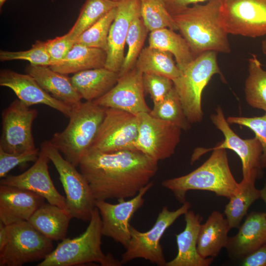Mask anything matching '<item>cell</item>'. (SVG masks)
Instances as JSON below:
<instances>
[{
    "mask_svg": "<svg viewBox=\"0 0 266 266\" xmlns=\"http://www.w3.org/2000/svg\"><path fill=\"white\" fill-rule=\"evenodd\" d=\"M158 161L137 150L105 153L90 149L79 166L96 200L133 198L151 182Z\"/></svg>",
    "mask_w": 266,
    "mask_h": 266,
    "instance_id": "cell-1",
    "label": "cell"
},
{
    "mask_svg": "<svg viewBox=\"0 0 266 266\" xmlns=\"http://www.w3.org/2000/svg\"><path fill=\"white\" fill-rule=\"evenodd\" d=\"M222 1L209 0L172 15L196 57L206 51L229 53L231 51L229 34L221 22Z\"/></svg>",
    "mask_w": 266,
    "mask_h": 266,
    "instance_id": "cell-2",
    "label": "cell"
},
{
    "mask_svg": "<svg viewBox=\"0 0 266 266\" xmlns=\"http://www.w3.org/2000/svg\"><path fill=\"white\" fill-rule=\"evenodd\" d=\"M212 151L207 160L194 170L162 182L180 203L186 201V193L190 190L210 191L218 197L229 199L237 190L239 183L231 171L226 149Z\"/></svg>",
    "mask_w": 266,
    "mask_h": 266,
    "instance_id": "cell-3",
    "label": "cell"
},
{
    "mask_svg": "<svg viewBox=\"0 0 266 266\" xmlns=\"http://www.w3.org/2000/svg\"><path fill=\"white\" fill-rule=\"evenodd\" d=\"M106 108L93 101L73 107L66 128L49 140L64 158L75 166L91 148L104 118Z\"/></svg>",
    "mask_w": 266,
    "mask_h": 266,
    "instance_id": "cell-4",
    "label": "cell"
},
{
    "mask_svg": "<svg viewBox=\"0 0 266 266\" xmlns=\"http://www.w3.org/2000/svg\"><path fill=\"white\" fill-rule=\"evenodd\" d=\"M102 220L95 207L89 224L80 235L65 238L37 266H74L93 262L102 266H120V261L101 249Z\"/></svg>",
    "mask_w": 266,
    "mask_h": 266,
    "instance_id": "cell-5",
    "label": "cell"
},
{
    "mask_svg": "<svg viewBox=\"0 0 266 266\" xmlns=\"http://www.w3.org/2000/svg\"><path fill=\"white\" fill-rule=\"evenodd\" d=\"M217 54L214 51H206L199 55L181 70L179 77L172 81L185 114L191 123L202 120V91L214 75L222 74Z\"/></svg>",
    "mask_w": 266,
    "mask_h": 266,
    "instance_id": "cell-6",
    "label": "cell"
},
{
    "mask_svg": "<svg viewBox=\"0 0 266 266\" xmlns=\"http://www.w3.org/2000/svg\"><path fill=\"white\" fill-rule=\"evenodd\" d=\"M40 149L52 162L59 174L66 194L67 207L72 217L90 221L96 207V200L86 178L61 155L49 140L43 141Z\"/></svg>",
    "mask_w": 266,
    "mask_h": 266,
    "instance_id": "cell-7",
    "label": "cell"
},
{
    "mask_svg": "<svg viewBox=\"0 0 266 266\" xmlns=\"http://www.w3.org/2000/svg\"><path fill=\"white\" fill-rule=\"evenodd\" d=\"M6 241L0 249V266H21L44 259L52 251V241L28 221L6 225Z\"/></svg>",
    "mask_w": 266,
    "mask_h": 266,
    "instance_id": "cell-8",
    "label": "cell"
},
{
    "mask_svg": "<svg viewBox=\"0 0 266 266\" xmlns=\"http://www.w3.org/2000/svg\"><path fill=\"white\" fill-rule=\"evenodd\" d=\"M189 202L186 201L174 211L164 206L159 213L153 226L148 231L140 232L131 226V238L125 251L122 254V265L136 258H142L159 266H166L161 239L165 232L180 216L190 208Z\"/></svg>",
    "mask_w": 266,
    "mask_h": 266,
    "instance_id": "cell-9",
    "label": "cell"
},
{
    "mask_svg": "<svg viewBox=\"0 0 266 266\" xmlns=\"http://www.w3.org/2000/svg\"><path fill=\"white\" fill-rule=\"evenodd\" d=\"M210 119L216 128L222 132L224 139L212 148L195 150L191 162H194L202 155L214 149H228L234 152L241 160L242 179L256 181L261 178L263 175L261 166L263 150L258 138L255 137L242 139L236 134L230 127L220 106L215 109V113L210 116Z\"/></svg>",
    "mask_w": 266,
    "mask_h": 266,
    "instance_id": "cell-10",
    "label": "cell"
},
{
    "mask_svg": "<svg viewBox=\"0 0 266 266\" xmlns=\"http://www.w3.org/2000/svg\"><path fill=\"white\" fill-rule=\"evenodd\" d=\"M139 120L135 149L157 161L169 158L180 141L182 129L148 112L137 115Z\"/></svg>",
    "mask_w": 266,
    "mask_h": 266,
    "instance_id": "cell-11",
    "label": "cell"
},
{
    "mask_svg": "<svg viewBox=\"0 0 266 266\" xmlns=\"http://www.w3.org/2000/svg\"><path fill=\"white\" fill-rule=\"evenodd\" d=\"M30 107L18 99L3 109L0 149L8 153H22L36 148L32 126L38 111Z\"/></svg>",
    "mask_w": 266,
    "mask_h": 266,
    "instance_id": "cell-12",
    "label": "cell"
},
{
    "mask_svg": "<svg viewBox=\"0 0 266 266\" xmlns=\"http://www.w3.org/2000/svg\"><path fill=\"white\" fill-rule=\"evenodd\" d=\"M138 125L137 115L118 109L106 108L104 118L90 149L105 153L136 150L134 144Z\"/></svg>",
    "mask_w": 266,
    "mask_h": 266,
    "instance_id": "cell-13",
    "label": "cell"
},
{
    "mask_svg": "<svg viewBox=\"0 0 266 266\" xmlns=\"http://www.w3.org/2000/svg\"><path fill=\"white\" fill-rule=\"evenodd\" d=\"M221 22L228 34L266 35V0H223Z\"/></svg>",
    "mask_w": 266,
    "mask_h": 266,
    "instance_id": "cell-14",
    "label": "cell"
},
{
    "mask_svg": "<svg viewBox=\"0 0 266 266\" xmlns=\"http://www.w3.org/2000/svg\"><path fill=\"white\" fill-rule=\"evenodd\" d=\"M153 186V182L151 181L134 197L128 200H118L116 204L96 200V207L99 210L102 220L103 235L112 238L126 249L131 238L130 220L143 205L144 197Z\"/></svg>",
    "mask_w": 266,
    "mask_h": 266,
    "instance_id": "cell-15",
    "label": "cell"
},
{
    "mask_svg": "<svg viewBox=\"0 0 266 266\" xmlns=\"http://www.w3.org/2000/svg\"><path fill=\"white\" fill-rule=\"evenodd\" d=\"M144 92L143 73L134 66L119 76L109 92L93 101L105 108L118 109L137 115L151 110L146 102Z\"/></svg>",
    "mask_w": 266,
    "mask_h": 266,
    "instance_id": "cell-16",
    "label": "cell"
},
{
    "mask_svg": "<svg viewBox=\"0 0 266 266\" xmlns=\"http://www.w3.org/2000/svg\"><path fill=\"white\" fill-rule=\"evenodd\" d=\"M49 159L40 150L34 164L24 172L17 175H8L0 180V185L11 186L34 192L46 199L48 203L68 211L65 197L55 188L48 171Z\"/></svg>",
    "mask_w": 266,
    "mask_h": 266,
    "instance_id": "cell-17",
    "label": "cell"
},
{
    "mask_svg": "<svg viewBox=\"0 0 266 266\" xmlns=\"http://www.w3.org/2000/svg\"><path fill=\"white\" fill-rule=\"evenodd\" d=\"M138 16H140V0L118 2L108 36L105 68L119 72L125 58L124 47L130 25Z\"/></svg>",
    "mask_w": 266,
    "mask_h": 266,
    "instance_id": "cell-18",
    "label": "cell"
},
{
    "mask_svg": "<svg viewBox=\"0 0 266 266\" xmlns=\"http://www.w3.org/2000/svg\"><path fill=\"white\" fill-rule=\"evenodd\" d=\"M0 85L11 89L18 99L29 106L41 104L59 111L69 118L72 107L58 100L44 90L30 74L8 69L0 71Z\"/></svg>",
    "mask_w": 266,
    "mask_h": 266,
    "instance_id": "cell-19",
    "label": "cell"
},
{
    "mask_svg": "<svg viewBox=\"0 0 266 266\" xmlns=\"http://www.w3.org/2000/svg\"><path fill=\"white\" fill-rule=\"evenodd\" d=\"M44 199L31 191L0 185V221L5 225L28 221Z\"/></svg>",
    "mask_w": 266,
    "mask_h": 266,
    "instance_id": "cell-20",
    "label": "cell"
},
{
    "mask_svg": "<svg viewBox=\"0 0 266 266\" xmlns=\"http://www.w3.org/2000/svg\"><path fill=\"white\" fill-rule=\"evenodd\" d=\"M266 243V214L253 211L247 215L237 233L229 236L226 248L231 258L240 261Z\"/></svg>",
    "mask_w": 266,
    "mask_h": 266,
    "instance_id": "cell-21",
    "label": "cell"
},
{
    "mask_svg": "<svg viewBox=\"0 0 266 266\" xmlns=\"http://www.w3.org/2000/svg\"><path fill=\"white\" fill-rule=\"evenodd\" d=\"M185 227L176 234L178 252L176 257L166 263V266H208L213 258H204L199 253L197 241L202 220L199 214L188 210L184 214Z\"/></svg>",
    "mask_w": 266,
    "mask_h": 266,
    "instance_id": "cell-22",
    "label": "cell"
},
{
    "mask_svg": "<svg viewBox=\"0 0 266 266\" xmlns=\"http://www.w3.org/2000/svg\"><path fill=\"white\" fill-rule=\"evenodd\" d=\"M47 93L56 99L74 107L81 101V96L73 86L71 78L48 66L30 64L25 69Z\"/></svg>",
    "mask_w": 266,
    "mask_h": 266,
    "instance_id": "cell-23",
    "label": "cell"
},
{
    "mask_svg": "<svg viewBox=\"0 0 266 266\" xmlns=\"http://www.w3.org/2000/svg\"><path fill=\"white\" fill-rule=\"evenodd\" d=\"M230 230L223 214L213 211L206 222L200 226L197 241L199 254L204 258L217 257L222 249L227 246Z\"/></svg>",
    "mask_w": 266,
    "mask_h": 266,
    "instance_id": "cell-24",
    "label": "cell"
},
{
    "mask_svg": "<svg viewBox=\"0 0 266 266\" xmlns=\"http://www.w3.org/2000/svg\"><path fill=\"white\" fill-rule=\"evenodd\" d=\"M119 77V72L103 67L75 73L71 80L82 99L93 101L109 92Z\"/></svg>",
    "mask_w": 266,
    "mask_h": 266,
    "instance_id": "cell-25",
    "label": "cell"
},
{
    "mask_svg": "<svg viewBox=\"0 0 266 266\" xmlns=\"http://www.w3.org/2000/svg\"><path fill=\"white\" fill-rule=\"evenodd\" d=\"M70 214L56 205L43 203L28 220L36 230L52 241L66 238Z\"/></svg>",
    "mask_w": 266,
    "mask_h": 266,
    "instance_id": "cell-26",
    "label": "cell"
},
{
    "mask_svg": "<svg viewBox=\"0 0 266 266\" xmlns=\"http://www.w3.org/2000/svg\"><path fill=\"white\" fill-rule=\"evenodd\" d=\"M106 56V52L102 49L75 43L64 59L49 67L62 74H74L104 67Z\"/></svg>",
    "mask_w": 266,
    "mask_h": 266,
    "instance_id": "cell-27",
    "label": "cell"
},
{
    "mask_svg": "<svg viewBox=\"0 0 266 266\" xmlns=\"http://www.w3.org/2000/svg\"><path fill=\"white\" fill-rule=\"evenodd\" d=\"M148 46L171 53L180 70L196 58L185 39L168 28L150 32Z\"/></svg>",
    "mask_w": 266,
    "mask_h": 266,
    "instance_id": "cell-28",
    "label": "cell"
},
{
    "mask_svg": "<svg viewBox=\"0 0 266 266\" xmlns=\"http://www.w3.org/2000/svg\"><path fill=\"white\" fill-rule=\"evenodd\" d=\"M256 180L242 179L237 190L229 199L224 213L229 228L238 229L250 206L261 197L260 190L255 187Z\"/></svg>",
    "mask_w": 266,
    "mask_h": 266,
    "instance_id": "cell-29",
    "label": "cell"
},
{
    "mask_svg": "<svg viewBox=\"0 0 266 266\" xmlns=\"http://www.w3.org/2000/svg\"><path fill=\"white\" fill-rule=\"evenodd\" d=\"M170 53L149 46L143 48L135 67L144 73L167 77L172 81L181 75V70Z\"/></svg>",
    "mask_w": 266,
    "mask_h": 266,
    "instance_id": "cell-30",
    "label": "cell"
},
{
    "mask_svg": "<svg viewBox=\"0 0 266 266\" xmlns=\"http://www.w3.org/2000/svg\"><path fill=\"white\" fill-rule=\"evenodd\" d=\"M248 72L244 87L246 100L251 107L266 112V70L254 55L249 59Z\"/></svg>",
    "mask_w": 266,
    "mask_h": 266,
    "instance_id": "cell-31",
    "label": "cell"
},
{
    "mask_svg": "<svg viewBox=\"0 0 266 266\" xmlns=\"http://www.w3.org/2000/svg\"><path fill=\"white\" fill-rule=\"evenodd\" d=\"M118 2L111 0H86L75 24L68 32L74 41L86 30L116 7Z\"/></svg>",
    "mask_w": 266,
    "mask_h": 266,
    "instance_id": "cell-32",
    "label": "cell"
},
{
    "mask_svg": "<svg viewBox=\"0 0 266 266\" xmlns=\"http://www.w3.org/2000/svg\"><path fill=\"white\" fill-rule=\"evenodd\" d=\"M149 114L153 117L172 123L187 131L191 128V123L184 111L180 98L174 87L161 101L154 103Z\"/></svg>",
    "mask_w": 266,
    "mask_h": 266,
    "instance_id": "cell-33",
    "label": "cell"
},
{
    "mask_svg": "<svg viewBox=\"0 0 266 266\" xmlns=\"http://www.w3.org/2000/svg\"><path fill=\"white\" fill-rule=\"evenodd\" d=\"M140 16L150 32L163 28L178 31L165 0H140Z\"/></svg>",
    "mask_w": 266,
    "mask_h": 266,
    "instance_id": "cell-34",
    "label": "cell"
},
{
    "mask_svg": "<svg viewBox=\"0 0 266 266\" xmlns=\"http://www.w3.org/2000/svg\"><path fill=\"white\" fill-rule=\"evenodd\" d=\"M148 30L141 16L135 18L132 22L126 38L128 49L121 68L119 72L121 76L132 69L143 49Z\"/></svg>",
    "mask_w": 266,
    "mask_h": 266,
    "instance_id": "cell-35",
    "label": "cell"
},
{
    "mask_svg": "<svg viewBox=\"0 0 266 266\" xmlns=\"http://www.w3.org/2000/svg\"><path fill=\"white\" fill-rule=\"evenodd\" d=\"M116 7L84 31L76 39L75 43L101 49L106 52L108 36L116 16Z\"/></svg>",
    "mask_w": 266,
    "mask_h": 266,
    "instance_id": "cell-36",
    "label": "cell"
},
{
    "mask_svg": "<svg viewBox=\"0 0 266 266\" xmlns=\"http://www.w3.org/2000/svg\"><path fill=\"white\" fill-rule=\"evenodd\" d=\"M16 60L28 61L31 65L35 66H48L52 65L44 41H36L32 47L27 50L9 51L0 50V60L1 62Z\"/></svg>",
    "mask_w": 266,
    "mask_h": 266,
    "instance_id": "cell-37",
    "label": "cell"
},
{
    "mask_svg": "<svg viewBox=\"0 0 266 266\" xmlns=\"http://www.w3.org/2000/svg\"><path fill=\"white\" fill-rule=\"evenodd\" d=\"M229 124H236L246 127L252 131L262 147L261 166L266 167V112L261 116L238 117L229 116L226 118Z\"/></svg>",
    "mask_w": 266,
    "mask_h": 266,
    "instance_id": "cell-38",
    "label": "cell"
},
{
    "mask_svg": "<svg viewBox=\"0 0 266 266\" xmlns=\"http://www.w3.org/2000/svg\"><path fill=\"white\" fill-rule=\"evenodd\" d=\"M143 84L144 91L150 95L153 103L163 100L174 87L171 79L151 73L143 74Z\"/></svg>",
    "mask_w": 266,
    "mask_h": 266,
    "instance_id": "cell-39",
    "label": "cell"
},
{
    "mask_svg": "<svg viewBox=\"0 0 266 266\" xmlns=\"http://www.w3.org/2000/svg\"><path fill=\"white\" fill-rule=\"evenodd\" d=\"M39 153L38 148L22 153H8L0 149V177L6 176L9 171L18 165L35 162Z\"/></svg>",
    "mask_w": 266,
    "mask_h": 266,
    "instance_id": "cell-40",
    "label": "cell"
},
{
    "mask_svg": "<svg viewBox=\"0 0 266 266\" xmlns=\"http://www.w3.org/2000/svg\"><path fill=\"white\" fill-rule=\"evenodd\" d=\"M74 44L75 41L70 38L68 33L44 41L45 49L50 58L51 66L64 59Z\"/></svg>",
    "mask_w": 266,
    "mask_h": 266,
    "instance_id": "cell-41",
    "label": "cell"
},
{
    "mask_svg": "<svg viewBox=\"0 0 266 266\" xmlns=\"http://www.w3.org/2000/svg\"><path fill=\"white\" fill-rule=\"evenodd\" d=\"M240 261L243 266H266V243Z\"/></svg>",
    "mask_w": 266,
    "mask_h": 266,
    "instance_id": "cell-42",
    "label": "cell"
},
{
    "mask_svg": "<svg viewBox=\"0 0 266 266\" xmlns=\"http://www.w3.org/2000/svg\"><path fill=\"white\" fill-rule=\"evenodd\" d=\"M209 0H165L166 8L171 15L190 6L191 4H199Z\"/></svg>",
    "mask_w": 266,
    "mask_h": 266,
    "instance_id": "cell-43",
    "label": "cell"
},
{
    "mask_svg": "<svg viewBox=\"0 0 266 266\" xmlns=\"http://www.w3.org/2000/svg\"><path fill=\"white\" fill-rule=\"evenodd\" d=\"M7 235V227L0 221V249L3 246Z\"/></svg>",
    "mask_w": 266,
    "mask_h": 266,
    "instance_id": "cell-44",
    "label": "cell"
},
{
    "mask_svg": "<svg viewBox=\"0 0 266 266\" xmlns=\"http://www.w3.org/2000/svg\"><path fill=\"white\" fill-rule=\"evenodd\" d=\"M260 198H261L264 200L266 205V180L263 188L260 190ZM265 214L266 216V211L265 212Z\"/></svg>",
    "mask_w": 266,
    "mask_h": 266,
    "instance_id": "cell-45",
    "label": "cell"
},
{
    "mask_svg": "<svg viewBox=\"0 0 266 266\" xmlns=\"http://www.w3.org/2000/svg\"><path fill=\"white\" fill-rule=\"evenodd\" d=\"M262 50L263 53L266 54V38L262 42Z\"/></svg>",
    "mask_w": 266,
    "mask_h": 266,
    "instance_id": "cell-46",
    "label": "cell"
},
{
    "mask_svg": "<svg viewBox=\"0 0 266 266\" xmlns=\"http://www.w3.org/2000/svg\"><path fill=\"white\" fill-rule=\"evenodd\" d=\"M6 0H0V8L2 6L4 3L5 2Z\"/></svg>",
    "mask_w": 266,
    "mask_h": 266,
    "instance_id": "cell-47",
    "label": "cell"
},
{
    "mask_svg": "<svg viewBox=\"0 0 266 266\" xmlns=\"http://www.w3.org/2000/svg\"><path fill=\"white\" fill-rule=\"evenodd\" d=\"M111 0L114 1H116V2H119V1H121L122 0Z\"/></svg>",
    "mask_w": 266,
    "mask_h": 266,
    "instance_id": "cell-48",
    "label": "cell"
}]
</instances>
